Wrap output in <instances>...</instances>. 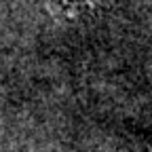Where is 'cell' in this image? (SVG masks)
Instances as JSON below:
<instances>
[{
  "mask_svg": "<svg viewBox=\"0 0 152 152\" xmlns=\"http://www.w3.org/2000/svg\"><path fill=\"white\" fill-rule=\"evenodd\" d=\"M114 0H45V9L57 21L76 23L106 11Z\"/></svg>",
  "mask_w": 152,
  "mask_h": 152,
  "instance_id": "1",
  "label": "cell"
},
{
  "mask_svg": "<svg viewBox=\"0 0 152 152\" xmlns=\"http://www.w3.org/2000/svg\"><path fill=\"white\" fill-rule=\"evenodd\" d=\"M127 152H152V146H148V144H142V146H135V148H129Z\"/></svg>",
  "mask_w": 152,
  "mask_h": 152,
  "instance_id": "2",
  "label": "cell"
}]
</instances>
